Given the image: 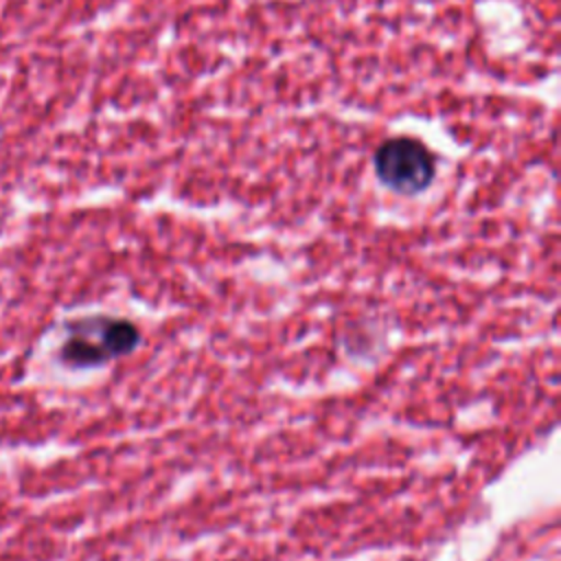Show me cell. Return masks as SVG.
<instances>
[{"mask_svg": "<svg viewBox=\"0 0 561 561\" xmlns=\"http://www.w3.org/2000/svg\"><path fill=\"white\" fill-rule=\"evenodd\" d=\"M66 331L59 357L70 368L103 366L129 355L140 342V331L134 322L112 316H85L68 322Z\"/></svg>", "mask_w": 561, "mask_h": 561, "instance_id": "cell-1", "label": "cell"}, {"mask_svg": "<svg viewBox=\"0 0 561 561\" xmlns=\"http://www.w3.org/2000/svg\"><path fill=\"white\" fill-rule=\"evenodd\" d=\"M377 178L394 193L416 195L434 180V156L412 138H392L375 156Z\"/></svg>", "mask_w": 561, "mask_h": 561, "instance_id": "cell-2", "label": "cell"}]
</instances>
